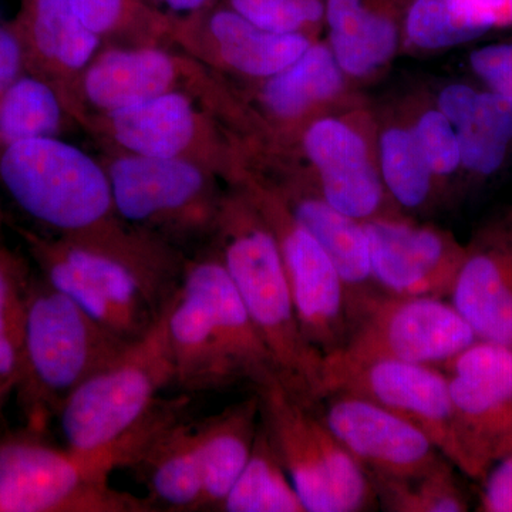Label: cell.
<instances>
[{
    "label": "cell",
    "instance_id": "1",
    "mask_svg": "<svg viewBox=\"0 0 512 512\" xmlns=\"http://www.w3.org/2000/svg\"><path fill=\"white\" fill-rule=\"evenodd\" d=\"M173 384L164 313L146 336L127 345L64 402L57 419L66 448L107 474L130 468L158 431L190 413L191 394L161 396Z\"/></svg>",
    "mask_w": 512,
    "mask_h": 512
},
{
    "label": "cell",
    "instance_id": "2",
    "mask_svg": "<svg viewBox=\"0 0 512 512\" xmlns=\"http://www.w3.org/2000/svg\"><path fill=\"white\" fill-rule=\"evenodd\" d=\"M165 330L181 393L202 394L278 377L274 359L220 256L184 265Z\"/></svg>",
    "mask_w": 512,
    "mask_h": 512
},
{
    "label": "cell",
    "instance_id": "3",
    "mask_svg": "<svg viewBox=\"0 0 512 512\" xmlns=\"http://www.w3.org/2000/svg\"><path fill=\"white\" fill-rule=\"evenodd\" d=\"M259 335L276 375L296 397L319 402L323 356L303 335L274 232L254 201L229 204L220 255Z\"/></svg>",
    "mask_w": 512,
    "mask_h": 512
},
{
    "label": "cell",
    "instance_id": "4",
    "mask_svg": "<svg viewBox=\"0 0 512 512\" xmlns=\"http://www.w3.org/2000/svg\"><path fill=\"white\" fill-rule=\"evenodd\" d=\"M43 278L127 343L146 336L167 311L184 265L92 242L40 247Z\"/></svg>",
    "mask_w": 512,
    "mask_h": 512
},
{
    "label": "cell",
    "instance_id": "5",
    "mask_svg": "<svg viewBox=\"0 0 512 512\" xmlns=\"http://www.w3.org/2000/svg\"><path fill=\"white\" fill-rule=\"evenodd\" d=\"M127 345L43 276L32 281L16 383L30 430L42 431L70 394Z\"/></svg>",
    "mask_w": 512,
    "mask_h": 512
},
{
    "label": "cell",
    "instance_id": "6",
    "mask_svg": "<svg viewBox=\"0 0 512 512\" xmlns=\"http://www.w3.org/2000/svg\"><path fill=\"white\" fill-rule=\"evenodd\" d=\"M254 392L262 426L306 512H357L375 504L369 474L322 417L312 413L311 404L286 389L279 377Z\"/></svg>",
    "mask_w": 512,
    "mask_h": 512
},
{
    "label": "cell",
    "instance_id": "7",
    "mask_svg": "<svg viewBox=\"0 0 512 512\" xmlns=\"http://www.w3.org/2000/svg\"><path fill=\"white\" fill-rule=\"evenodd\" d=\"M477 340L463 316L444 299L383 293L360 313L345 343L323 356L319 400L370 363L396 360L443 366Z\"/></svg>",
    "mask_w": 512,
    "mask_h": 512
},
{
    "label": "cell",
    "instance_id": "8",
    "mask_svg": "<svg viewBox=\"0 0 512 512\" xmlns=\"http://www.w3.org/2000/svg\"><path fill=\"white\" fill-rule=\"evenodd\" d=\"M0 180L26 214L69 234L103 227L116 211L110 180L99 165L52 137L6 148L0 154Z\"/></svg>",
    "mask_w": 512,
    "mask_h": 512
},
{
    "label": "cell",
    "instance_id": "9",
    "mask_svg": "<svg viewBox=\"0 0 512 512\" xmlns=\"http://www.w3.org/2000/svg\"><path fill=\"white\" fill-rule=\"evenodd\" d=\"M37 433L0 441V512L156 511L150 500L111 488L110 474L86 458Z\"/></svg>",
    "mask_w": 512,
    "mask_h": 512
},
{
    "label": "cell",
    "instance_id": "10",
    "mask_svg": "<svg viewBox=\"0 0 512 512\" xmlns=\"http://www.w3.org/2000/svg\"><path fill=\"white\" fill-rule=\"evenodd\" d=\"M305 177L333 208L360 222L403 214L384 187L377 116L367 100L313 120L299 134Z\"/></svg>",
    "mask_w": 512,
    "mask_h": 512
},
{
    "label": "cell",
    "instance_id": "11",
    "mask_svg": "<svg viewBox=\"0 0 512 512\" xmlns=\"http://www.w3.org/2000/svg\"><path fill=\"white\" fill-rule=\"evenodd\" d=\"M463 473L484 480L512 453V349L477 340L444 363Z\"/></svg>",
    "mask_w": 512,
    "mask_h": 512
},
{
    "label": "cell",
    "instance_id": "12",
    "mask_svg": "<svg viewBox=\"0 0 512 512\" xmlns=\"http://www.w3.org/2000/svg\"><path fill=\"white\" fill-rule=\"evenodd\" d=\"M251 200L278 241L303 335L320 355L335 352L352 329L348 296L335 265L293 217L282 195L258 191Z\"/></svg>",
    "mask_w": 512,
    "mask_h": 512
},
{
    "label": "cell",
    "instance_id": "13",
    "mask_svg": "<svg viewBox=\"0 0 512 512\" xmlns=\"http://www.w3.org/2000/svg\"><path fill=\"white\" fill-rule=\"evenodd\" d=\"M373 281L384 295L450 298L468 247L451 232L397 214L363 222Z\"/></svg>",
    "mask_w": 512,
    "mask_h": 512
},
{
    "label": "cell",
    "instance_id": "14",
    "mask_svg": "<svg viewBox=\"0 0 512 512\" xmlns=\"http://www.w3.org/2000/svg\"><path fill=\"white\" fill-rule=\"evenodd\" d=\"M325 399L323 421L370 478L419 477L446 458L423 431L365 397L335 392Z\"/></svg>",
    "mask_w": 512,
    "mask_h": 512
},
{
    "label": "cell",
    "instance_id": "15",
    "mask_svg": "<svg viewBox=\"0 0 512 512\" xmlns=\"http://www.w3.org/2000/svg\"><path fill=\"white\" fill-rule=\"evenodd\" d=\"M335 392H348L379 404L423 431L451 464L463 471L456 416L446 372L420 363L382 360L340 380ZM330 393V394H332Z\"/></svg>",
    "mask_w": 512,
    "mask_h": 512
},
{
    "label": "cell",
    "instance_id": "16",
    "mask_svg": "<svg viewBox=\"0 0 512 512\" xmlns=\"http://www.w3.org/2000/svg\"><path fill=\"white\" fill-rule=\"evenodd\" d=\"M412 0H326V42L357 89L376 82L402 53Z\"/></svg>",
    "mask_w": 512,
    "mask_h": 512
},
{
    "label": "cell",
    "instance_id": "17",
    "mask_svg": "<svg viewBox=\"0 0 512 512\" xmlns=\"http://www.w3.org/2000/svg\"><path fill=\"white\" fill-rule=\"evenodd\" d=\"M259 100L266 114L296 141L313 120L365 97L340 69L328 42L318 39L291 66L264 80Z\"/></svg>",
    "mask_w": 512,
    "mask_h": 512
},
{
    "label": "cell",
    "instance_id": "18",
    "mask_svg": "<svg viewBox=\"0 0 512 512\" xmlns=\"http://www.w3.org/2000/svg\"><path fill=\"white\" fill-rule=\"evenodd\" d=\"M450 299L478 340L512 349V238L503 229L468 247Z\"/></svg>",
    "mask_w": 512,
    "mask_h": 512
},
{
    "label": "cell",
    "instance_id": "19",
    "mask_svg": "<svg viewBox=\"0 0 512 512\" xmlns=\"http://www.w3.org/2000/svg\"><path fill=\"white\" fill-rule=\"evenodd\" d=\"M109 180L117 214L133 224L187 218L200 208L205 191L201 171L175 157L121 158Z\"/></svg>",
    "mask_w": 512,
    "mask_h": 512
},
{
    "label": "cell",
    "instance_id": "20",
    "mask_svg": "<svg viewBox=\"0 0 512 512\" xmlns=\"http://www.w3.org/2000/svg\"><path fill=\"white\" fill-rule=\"evenodd\" d=\"M289 211L325 249L345 285L350 322H356L377 296L365 224L333 208L315 191L305 174L282 194Z\"/></svg>",
    "mask_w": 512,
    "mask_h": 512
},
{
    "label": "cell",
    "instance_id": "21",
    "mask_svg": "<svg viewBox=\"0 0 512 512\" xmlns=\"http://www.w3.org/2000/svg\"><path fill=\"white\" fill-rule=\"evenodd\" d=\"M195 420L190 413L178 417L158 431L130 468L148 488V500L156 510H202V473Z\"/></svg>",
    "mask_w": 512,
    "mask_h": 512
},
{
    "label": "cell",
    "instance_id": "22",
    "mask_svg": "<svg viewBox=\"0 0 512 512\" xmlns=\"http://www.w3.org/2000/svg\"><path fill=\"white\" fill-rule=\"evenodd\" d=\"M261 423L258 393L221 413L195 420L202 473V510H218L247 466Z\"/></svg>",
    "mask_w": 512,
    "mask_h": 512
},
{
    "label": "cell",
    "instance_id": "23",
    "mask_svg": "<svg viewBox=\"0 0 512 512\" xmlns=\"http://www.w3.org/2000/svg\"><path fill=\"white\" fill-rule=\"evenodd\" d=\"M376 116L379 170L394 204L406 215L433 210L444 197L402 101Z\"/></svg>",
    "mask_w": 512,
    "mask_h": 512
},
{
    "label": "cell",
    "instance_id": "24",
    "mask_svg": "<svg viewBox=\"0 0 512 512\" xmlns=\"http://www.w3.org/2000/svg\"><path fill=\"white\" fill-rule=\"evenodd\" d=\"M208 29L229 69L262 80L291 66L318 40L259 28L228 6L212 12Z\"/></svg>",
    "mask_w": 512,
    "mask_h": 512
},
{
    "label": "cell",
    "instance_id": "25",
    "mask_svg": "<svg viewBox=\"0 0 512 512\" xmlns=\"http://www.w3.org/2000/svg\"><path fill=\"white\" fill-rule=\"evenodd\" d=\"M174 79L170 57L157 50L109 52L86 76L89 99L111 111L164 94Z\"/></svg>",
    "mask_w": 512,
    "mask_h": 512
},
{
    "label": "cell",
    "instance_id": "26",
    "mask_svg": "<svg viewBox=\"0 0 512 512\" xmlns=\"http://www.w3.org/2000/svg\"><path fill=\"white\" fill-rule=\"evenodd\" d=\"M111 117L117 140L140 156L175 157L194 134V114L180 94H160L114 110Z\"/></svg>",
    "mask_w": 512,
    "mask_h": 512
},
{
    "label": "cell",
    "instance_id": "27",
    "mask_svg": "<svg viewBox=\"0 0 512 512\" xmlns=\"http://www.w3.org/2000/svg\"><path fill=\"white\" fill-rule=\"evenodd\" d=\"M220 511L306 512L262 421L247 466L222 501Z\"/></svg>",
    "mask_w": 512,
    "mask_h": 512
},
{
    "label": "cell",
    "instance_id": "28",
    "mask_svg": "<svg viewBox=\"0 0 512 512\" xmlns=\"http://www.w3.org/2000/svg\"><path fill=\"white\" fill-rule=\"evenodd\" d=\"M26 29L42 59L79 69L89 62L99 43L74 12L70 0H25Z\"/></svg>",
    "mask_w": 512,
    "mask_h": 512
},
{
    "label": "cell",
    "instance_id": "29",
    "mask_svg": "<svg viewBox=\"0 0 512 512\" xmlns=\"http://www.w3.org/2000/svg\"><path fill=\"white\" fill-rule=\"evenodd\" d=\"M59 123V100L43 80L18 77L0 94V147L3 151L20 141L52 137Z\"/></svg>",
    "mask_w": 512,
    "mask_h": 512
},
{
    "label": "cell",
    "instance_id": "30",
    "mask_svg": "<svg viewBox=\"0 0 512 512\" xmlns=\"http://www.w3.org/2000/svg\"><path fill=\"white\" fill-rule=\"evenodd\" d=\"M30 284L18 262L0 252V402L18 383Z\"/></svg>",
    "mask_w": 512,
    "mask_h": 512
},
{
    "label": "cell",
    "instance_id": "31",
    "mask_svg": "<svg viewBox=\"0 0 512 512\" xmlns=\"http://www.w3.org/2000/svg\"><path fill=\"white\" fill-rule=\"evenodd\" d=\"M383 507L397 512H464L466 498L447 458L419 477L406 480L370 478Z\"/></svg>",
    "mask_w": 512,
    "mask_h": 512
},
{
    "label": "cell",
    "instance_id": "32",
    "mask_svg": "<svg viewBox=\"0 0 512 512\" xmlns=\"http://www.w3.org/2000/svg\"><path fill=\"white\" fill-rule=\"evenodd\" d=\"M454 8L453 0H412L403 22L402 53L429 55L484 36Z\"/></svg>",
    "mask_w": 512,
    "mask_h": 512
},
{
    "label": "cell",
    "instance_id": "33",
    "mask_svg": "<svg viewBox=\"0 0 512 512\" xmlns=\"http://www.w3.org/2000/svg\"><path fill=\"white\" fill-rule=\"evenodd\" d=\"M400 101L412 121L421 151L444 197L448 187L460 178V147L456 127L437 109L431 94L412 93Z\"/></svg>",
    "mask_w": 512,
    "mask_h": 512
},
{
    "label": "cell",
    "instance_id": "34",
    "mask_svg": "<svg viewBox=\"0 0 512 512\" xmlns=\"http://www.w3.org/2000/svg\"><path fill=\"white\" fill-rule=\"evenodd\" d=\"M228 8L259 28L320 39L326 0H227Z\"/></svg>",
    "mask_w": 512,
    "mask_h": 512
},
{
    "label": "cell",
    "instance_id": "35",
    "mask_svg": "<svg viewBox=\"0 0 512 512\" xmlns=\"http://www.w3.org/2000/svg\"><path fill=\"white\" fill-rule=\"evenodd\" d=\"M456 131L460 147V177L480 183L503 168L511 153V143L473 123L464 124Z\"/></svg>",
    "mask_w": 512,
    "mask_h": 512
},
{
    "label": "cell",
    "instance_id": "36",
    "mask_svg": "<svg viewBox=\"0 0 512 512\" xmlns=\"http://www.w3.org/2000/svg\"><path fill=\"white\" fill-rule=\"evenodd\" d=\"M468 64L485 89L512 99V42L480 47L470 53Z\"/></svg>",
    "mask_w": 512,
    "mask_h": 512
},
{
    "label": "cell",
    "instance_id": "37",
    "mask_svg": "<svg viewBox=\"0 0 512 512\" xmlns=\"http://www.w3.org/2000/svg\"><path fill=\"white\" fill-rule=\"evenodd\" d=\"M484 480L480 511L512 512V453L498 460Z\"/></svg>",
    "mask_w": 512,
    "mask_h": 512
},
{
    "label": "cell",
    "instance_id": "38",
    "mask_svg": "<svg viewBox=\"0 0 512 512\" xmlns=\"http://www.w3.org/2000/svg\"><path fill=\"white\" fill-rule=\"evenodd\" d=\"M480 89L467 83H448L441 87L434 104L454 127L463 126L473 114Z\"/></svg>",
    "mask_w": 512,
    "mask_h": 512
},
{
    "label": "cell",
    "instance_id": "39",
    "mask_svg": "<svg viewBox=\"0 0 512 512\" xmlns=\"http://www.w3.org/2000/svg\"><path fill=\"white\" fill-rule=\"evenodd\" d=\"M74 12L96 35L113 29L126 12L127 0H70Z\"/></svg>",
    "mask_w": 512,
    "mask_h": 512
},
{
    "label": "cell",
    "instance_id": "40",
    "mask_svg": "<svg viewBox=\"0 0 512 512\" xmlns=\"http://www.w3.org/2000/svg\"><path fill=\"white\" fill-rule=\"evenodd\" d=\"M23 66V49L18 33L0 26V94L15 82Z\"/></svg>",
    "mask_w": 512,
    "mask_h": 512
},
{
    "label": "cell",
    "instance_id": "41",
    "mask_svg": "<svg viewBox=\"0 0 512 512\" xmlns=\"http://www.w3.org/2000/svg\"><path fill=\"white\" fill-rule=\"evenodd\" d=\"M175 12H197L210 3V0H163Z\"/></svg>",
    "mask_w": 512,
    "mask_h": 512
},
{
    "label": "cell",
    "instance_id": "42",
    "mask_svg": "<svg viewBox=\"0 0 512 512\" xmlns=\"http://www.w3.org/2000/svg\"><path fill=\"white\" fill-rule=\"evenodd\" d=\"M500 228L503 229V231L505 232V234L508 235V237L512 238V218H510V220L505 222L503 227H500Z\"/></svg>",
    "mask_w": 512,
    "mask_h": 512
}]
</instances>
